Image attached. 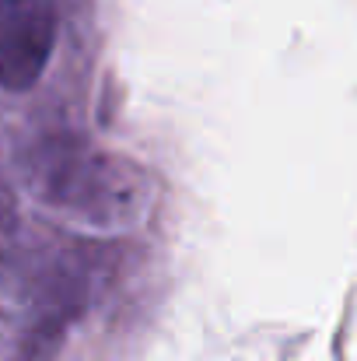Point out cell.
<instances>
[{
    "label": "cell",
    "mask_w": 357,
    "mask_h": 361,
    "mask_svg": "<svg viewBox=\"0 0 357 361\" xmlns=\"http://www.w3.org/2000/svg\"><path fill=\"white\" fill-rule=\"evenodd\" d=\"M144 172L113 154L84 147H56L42 169L46 193L88 221L126 225L144 214Z\"/></svg>",
    "instance_id": "6da1fadb"
},
{
    "label": "cell",
    "mask_w": 357,
    "mask_h": 361,
    "mask_svg": "<svg viewBox=\"0 0 357 361\" xmlns=\"http://www.w3.org/2000/svg\"><path fill=\"white\" fill-rule=\"evenodd\" d=\"M56 46V11L49 0H0V85L32 88Z\"/></svg>",
    "instance_id": "7a4b0ae2"
}]
</instances>
